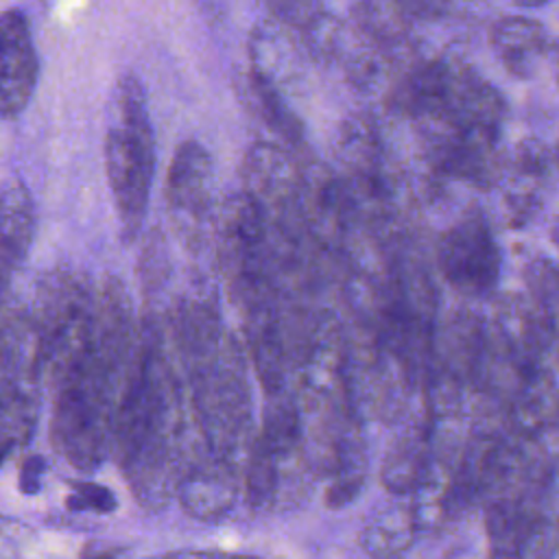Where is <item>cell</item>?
<instances>
[{
	"mask_svg": "<svg viewBox=\"0 0 559 559\" xmlns=\"http://www.w3.org/2000/svg\"><path fill=\"white\" fill-rule=\"evenodd\" d=\"M240 489L242 467L199 445L183 467L175 498L192 520L218 522L231 513Z\"/></svg>",
	"mask_w": 559,
	"mask_h": 559,
	"instance_id": "cell-7",
	"label": "cell"
},
{
	"mask_svg": "<svg viewBox=\"0 0 559 559\" xmlns=\"http://www.w3.org/2000/svg\"><path fill=\"white\" fill-rule=\"evenodd\" d=\"M266 4L284 26L308 28L323 15V0H266Z\"/></svg>",
	"mask_w": 559,
	"mask_h": 559,
	"instance_id": "cell-17",
	"label": "cell"
},
{
	"mask_svg": "<svg viewBox=\"0 0 559 559\" xmlns=\"http://www.w3.org/2000/svg\"><path fill=\"white\" fill-rule=\"evenodd\" d=\"M129 548L124 546H103V544H96V542H90L81 555L83 557H118V555H127Z\"/></svg>",
	"mask_w": 559,
	"mask_h": 559,
	"instance_id": "cell-19",
	"label": "cell"
},
{
	"mask_svg": "<svg viewBox=\"0 0 559 559\" xmlns=\"http://www.w3.org/2000/svg\"><path fill=\"white\" fill-rule=\"evenodd\" d=\"M70 493L66 496V507L72 513H98L107 515L116 511L118 500L116 493L94 480H72L70 483Z\"/></svg>",
	"mask_w": 559,
	"mask_h": 559,
	"instance_id": "cell-16",
	"label": "cell"
},
{
	"mask_svg": "<svg viewBox=\"0 0 559 559\" xmlns=\"http://www.w3.org/2000/svg\"><path fill=\"white\" fill-rule=\"evenodd\" d=\"M550 242L555 245V249H557V253H559V214L555 216V221H552V225H550Z\"/></svg>",
	"mask_w": 559,
	"mask_h": 559,
	"instance_id": "cell-22",
	"label": "cell"
},
{
	"mask_svg": "<svg viewBox=\"0 0 559 559\" xmlns=\"http://www.w3.org/2000/svg\"><path fill=\"white\" fill-rule=\"evenodd\" d=\"M186 389L166 352L159 321L144 317L120 397L114 454L120 474L146 511L175 498L188 454Z\"/></svg>",
	"mask_w": 559,
	"mask_h": 559,
	"instance_id": "cell-2",
	"label": "cell"
},
{
	"mask_svg": "<svg viewBox=\"0 0 559 559\" xmlns=\"http://www.w3.org/2000/svg\"><path fill=\"white\" fill-rule=\"evenodd\" d=\"M308 469L312 463L304 443L299 404L288 391L269 395L242 469V489L251 509L273 511L297 504L308 487Z\"/></svg>",
	"mask_w": 559,
	"mask_h": 559,
	"instance_id": "cell-4",
	"label": "cell"
},
{
	"mask_svg": "<svg viewBox=\"0 0 559 559\" xmlns=\"http://www.w3.org/2000/svg\"><path fill=\"white\" fill-rule=\"evenodd\" d=\"M426 443L417 432H408L391 445L382 463V483L389 487V491L408 493L426 483Z\"/></svg>",
	"mask_w": 559,
	"mask_h": 559,
	"instance_id": "cell-12",
	"label": "cell"
},
{
	"mask_svg": "<svg viewBox=\"0 0 559 559\" xmlns=\"http://www.w3.org/2000/svg\"><path fill=\"white\" fill-rule=\"evenodd\" d=\"M550 0H513V4L522 7V9H535V7H542V4H548Z\"/></svg>",
	"mask_w": 559,
	"mask_h": 559,
	"instance_id": "cell-23",
	"label": "cell"
},
{
	"mask_svg": "<svg viewBox=\"0 0 559 559\" xmlns=\"http://www.w3.org/2000/svg\"><path fill=\"white\" fill-rule=\"evenodd\" d=\"M411 544V515L404 511H382L365 524L360 546L371 555H391Z\"/></svg>",
	"mask_w": 559,
	"mask_h": 559,
	"instance_id": "cell-14",
	"label": "cell"
},
{
	"mask_svg": "<svg viewBox=\"0 0 559 559\" xmlns=\"http://www.w3.org/2000/svg\"><path fill=\"white\" fill-rule=\"evenodd\" d=\"M489 48L513 79L528 81L550 57L552 39L539 20L515 13L489 26Z\"/></svg>",
	"mask_w": 559,
	"mask_h": 559,
	"instance_id": "cell-11",
	"label": "cell"
},
{
	"mask_svg": "<svg viewBox=\"0 0 559 559\" xmlns=\"http://www.w3.org/2000/svg\"><path fill=\"white\" fill-rule=\"evenodd\" d=\"M166 210L175 236L190 251H201L216 229V175L210 151L197 142H181L170 159Z\"/></svg>",
	"mask_w": 559,
	"mask_h": 559,
	"instance_id": "cell-5",
	"label": "cell"
},
{
	"mask_svg": "<svg viewBox=\"0 0 559 559\" xmlns=\"http://www.w3.org/2000/svg\"><path fill=\"white\" fill-rule=\"evenodd\" d=\"M46 469V461L37 454H31L24 459L20 467V489L24 493H35L41 487V476Z\"/></svg>",
	"mask_w": 559,
	"mask_h": 559,
	"instance_id": "cell-18",
	"label": "cell"
},
{
	"mask_svg": "<svg viewBox=\"0 0 559 559\" xmlns=\"http://www.w3.org/2000/svg\"><path fill=\"white\" fill-rule=\"evenodd\" d=\"M524 293L539 308L559 314V260L533 255L524 269Z\"/></svg>",
	"mask_w": 559,
	"mask_h": 559,
	"instance_id": "cell-15",
	"label": "cell"
},
{
	"mask_svg": "<svg viewBox=\"0 0 559 559\" xmlns=\"http://www.w3.org/2000/svg\"><path fill=\"white\" fill-rule=\"evenodd\" d=\"M550 66H552V74H555V81L559 85V39L552 41V48H550V57H548Z\"/></svg>",
	"mask_w": 559,
	"mask_h": 559,
	"instance_id": "cell-21",
	"label": "cell"
},
{
	"mask_svg": "<svg viewBox=\"0 0 559 559\" xmlns=\"http://www.w3.org/2000/svg\"><path fill=\"white\" fill-rule=\"evenodd\" d=\"M138 334L124 286L118 277L100 280L85 338L46 382L52 393L50 443L74 469L92 472L114 452L116 415Z\"/></svg>",
	"mask_w": 559,
	"mask_h": 559,
	"instance_id": "cell-1",
	"label": "cell"
},
{
	"mask_svg": "<svg viewBox=\"0 0 559 559\" xmlns=\"http://www.w3.org/2000/svg\"><path fill=\"white\" fill-rule=\"evenodd\" d=\"M550 153H552V168H555V170H557V175H559V135H557L555 146L550 148Z\"/></svg>",
	"mask_w": 559,
	"mask_h": 559,
	"instance_id": "cell-24",
	"label": "cell"
},
{
	"mask_svg": "<svg viewBox=\"0 0 559 559\" xmlns=\"http://www.w3.org/2000/svg\"><path fill=\"white\" fill-rule=\"evenodd\" d=\"M17 445H20V443H17L15 439H11V437H7V435L0 432V467L7 463V459L13 454V450H15Z\"/></svg>",
	"mask_w": 559,
	"mask_h": 559,
	"instance_id": "cell-20",
	"label": "cell"
},
{
	"mask_svg": "<svg viewBox=\"0 0 559 559\" xmlns=\"http://www.w3.org/2000/svg\"><path fill=\"white\" fill-rule=\"evenodd\" d=\"M437 264L443 280L463 297H487L502 273V249L480 212L463 214L437 242Z\"/></svg>",
	"mask_w": 559,
	"mask_h": 559,
	"instance_id": "cell-6",
	"label": "cell"
},
{
	"mask_svg": "<svg viewBox=\"0 0 559 559\" xmlns=\"http://www.w3.org/2000/svg\"><path fill=\"white\" fill-rule=\"evenodd\" d=\"M39 59L28 20L17 9L0 13V120L20 116L37 87Z\"/></svg>",
	"mask_w": 559,
	"mask_h": 559,
	"instance_id": "cell-8",
	"label": "cell"
},
{
	"mask_svg": "<svg viewBox=\"0 0 559 559\" xmlns=\"http://www.w3.org/2000/svg\"><path fill=\"white\" fill-rule=\"evenodd\" d=\"M103 159L120 234L129 242L144 225L155 173V135L135 74L120 76L116 85L114 120L105 133Z\"/></svg>",
	"mask_w": 559,
	"mask_h": 559,
	"instance_id": "cell-3",
	"label": "cell"
},
{
	"mask_svg": "<svg viewBox=\"0 0 559 559\" xmlns=\"http://www.w3.org/2000/svg\"><path fill=\"white\" fill-rule=\"evenodd\" d=\"M354 15L362 33L378 44L400 41L411 28V9L404 0H358Z\"/></svg>",
	"mask_w": 559,
	"mask_h": 559,
	"instance_id": "cell-13",
	"label": "cell"
},
{
	"mask_svg": "<svg viewBox=\"0 0 559 559\" xmlns=\"http://www.w3.org/2000/svg\"><path fill=\"white\" fill-rule=\"evenodd\" d=\"M493 323L504 347L524 362H535L555 341V314L533 304L526 293H507L493 306Z\"/></svg>",
	"mask_w": 559,
	"mask_h": 559,
	"instance_id": "cell-10",
	"label": "cell"
},
{
	"mask_svg": "<svg viewBox=\"0 0 559 559\" xmlns=\"http://www.w3.org/2000/svg\"><path fill=\"white\" fill-rule=\"evenodd\" d=\"M35 201L20 179L0 183V310L35 238Z\"/></svg>",
	"mask_w": 559,
	"mask_h": 559,
	"instance_id": "cell-9",
	"label": "cell"
}]
</instances>
